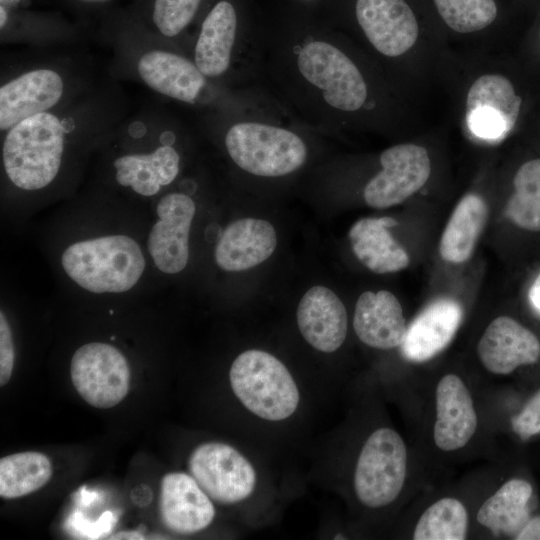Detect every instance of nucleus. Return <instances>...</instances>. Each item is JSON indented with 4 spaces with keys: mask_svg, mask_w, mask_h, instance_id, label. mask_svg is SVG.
Returning a JSON list of instances; mask_svg holds the SVG:
<instances>
[{
    "mask_svg": "<svg viewBox=\"0 0 540 540\" xmlns=\"http://www.w3.org/2000/svg\"><path fill=\"white\" fill-rule=\"evenodd\" d=\"M259 76L317 132L392 135L423 126L422 107L343 32L299 24L261 33Z\"/></svg>",
    "mask_w": 540,
    "mask_h": 540,
    "instance_id": "1",
    "label": "nucleus"
},
{
    "mask_svg": "<svg viewBox=\"0 0 540 540\" xmlns=\"http://www.w3.org/2000/svg\"><path fill=\"white\" fill-rule=\"evenodd\" d=\"M213 116L211 124L229 160L244 174L260 179L299 172L317 135L261 83L243 89Z\"/></svg>",
    "mask_w": 540,
    "mask_h": 540,
    "instance_id": "2",
    "label": "nucleus"
},
{
    "mask_svg": "<svg viewBox=\"0 0 540 540\" xmlns=\"http://www.w3.org/2000/svg\"><path fill=\"white\" fill-rule=\"evenodd\" d=\"M443 93L455 122L472 140L497 144L517 125L523 100L514 82L499 67L497 54L455 55Z\"/></svg>",
    "mask_w": 540,
    "mask_h": 540,
    "instance_id": "3",
    "label": "nucleus"
},
{
    "mask_svg": "<svg viewBox=\"0 0 540 540\" xmlns=\"http://www.w3.org/2000/svg\"><path fill=\"white\" fill-rule=\"evenodd\" d=\"M260 42L261 33L242 25L236 6L220 0L201 23L191 59L215 84L240 89L260 83Z\"/></svg>",
    "mask_w": 540,
    "mask_h": 540,
    "instance_id": "4",
    "label": "nucleus"
},
{
    "mask_svg": "<svg viewBox=\"0 0 540 540\" xmlns=\"http://www.w3.org/2000/svg\"><path fill=\"white\" fill-rule=\"evenodd\" d=\"M61 266L88 292L123 293L139 282L146 260L132 237L112 234L70 244L62 252Z\"/></svg>",
    "mask_w": 540,
    "mask_h": 540,
    "instance_id": "5",
    "label": "nucleus"
},
{
    "mask_svg": "<svg viewBox=\"0 0 540 540\" xmlns=\"http://www.w3.org/2000/svg\"><path fill=\"white\" fill-rule=\"evenodd\" d=\"M65 145L60 119L42 112L15 124L4 138L2 160L10 182L34 191L51 184L59 173Z\"/></svg>",
    "mask_w": 540,
    "mask_h": 540,
    "instance_id": "6",
    "label": "nucleus"
},
{
    "mask_svg": "<svg viewBox=\"0 0 540 540\" xmlns=\"http://www.w3.org/2000/svg\"><path fill=\"white\" fill-rule=\"evenodd\" d=\"M231 389L242 405L266 421L292 416L300 393L287 367L274 355L258 349L239 354L229 370Z\"/></svg>",
    "mask_w": 540,
    "mask_h": 540,
    "instance_id": "7",
    "label": "nucleus"
},
{
    "mask_svg": "<svg viewBox=\"0 0 540 540\" xmlns=\"http://www.w3.org/2000/svg\"><path fill=\"white\" fill-rule=\"evenodd\" d=\"M407 472V450L391 428H379L365 441L354 472L358 500L369 508L391 504L400 494Z\"/></svg>",
    "mask_w": 540,
    "mask_h": 540,
    "instance_id": "8",
    "label": "nucleus"
},
{
    "mask_svg": "<svg viewBox=\"0 0 540 540\" xmlns=\"http://www.w3.org/2000/svg\"><path fill=\"white\" fill-rule=\"evenodd\" d=\"M379 170L365 183V203L376 209L389 208L413 196L429 181L432 161L429 150L415 141L396 143L378 156Z\"/></svg>",
    "mask_w": 540,
    "mask_h": 540,
    "instance_id": "9",
    "label": "nucleus"
},
{
    "mask_svg": "<svg viewBox=\"0 0 540 540\" xmlns=\"http://www.w3.org/2000/svg\"><path fill=\"white\" fill-rule=\"evenodd\" d=\"M70 376L74 388L88 404L106 409L126 397L131 372L119 349L111 344L91 342L74 352Z\"/></svg>",
    "mask_w": 540,
    "mask_h": 540,
    "instance_id": "10",
    "label": "nucleus"
},
{
    "mask_svg": "<svg viewBox=\"0 0 540 540\" xmlns=\"http://www.w3.org/2000/svg\"><path fill=\"white\" fill-rule=\"evenodd\" d=\"M188 470L204 492L221 504L246 500L257 483L251 462L222 442H205L195 447L188 459Z\"/></svg>",
    "mask_w": 540,
    "mask_h": 540,
    "instance_id": "11",
    "label": "nucleus"
},
{
    "mask_svg": "<svg viewBox=\"0 0 540 540\" xmlns=\"http://www.w3.org/2000/svg\"><path fill=\"white\" fill-rule=\"evenodd\" d=\"M138 73L152 90L187 105L207 102L211 96L231 100L241 89H228L209 80L195 62L179 53L152 50L138 60Z\"/></svg>",
    "mask_w": 540,
    "mask_h": 540,
    "instance_id": "12",
    "label": "nucleus"
},
{
    "mask_svg": "<svg viewBox=\"0 0 540 540\" xmlns=\"http://www.w3.org/2000/svg\"><path fill=\"white\" fill-rule=\"evenodd\" d=\"M445 27L444 43L456 55L497 54L491 31L499 9L496 0H431Z\"/></svg>",
    "mask_w": 540,
    "mask_h": 540,
    "instance_id": "13",
    "label": "nucleus"
},
{
    "mask_svg": "<svg viewBox=\"0 0 540 540\" xmlns=\"http://www.w3.org/2000/svg\"><path fill=\"white\" fill-rule=\"evenodd\" d=\"M195 213L196 204L186 193H167L159 200L157 220L149 232L147 249L161 272L177 274L186 267L190 228Z\"/></svg>",
    "mask_w": 540,
    "mask_h": 540,
    "instance_id": "14",
    "label": "nucleus"
},
{
    "mask_svg": "<svg viewBox=\"0 0 540 540\" xmlns=\"http://www.w3.org/2000/svg\"><path fill=\"white\" fill-rule=\"evenodd\" d=\"M159 510L163 524L181 535L206 529L215 517L211 498L190 474L184 472H170L163 476Z\"/></svg>",
    "mask_w": 540,
    "mask_h": 540,
    "instance_id": "15",
    "label": "nucleus"
},
{
    "mask_svg": "<svg viewBox=\"0 0 540 540\" xmlns=\"http://www.w3.org/2000/svg\"><path fill=\"white\" fill-rule=\"evenodd\" d=\"M64 83L52 69L25 72L0 88V128L8 131L30 116L47 112L61 99Z\"/></svg>",
    "mask_w": 540,
    "mask_h": 540,
    "instance_id": "16",
    "label": "nucleus"
},
{
    "mask_svg": "<svg viewBox=\"0 0 540 540\" xmlns=\"http://www.w3.org/2000/svg\"><path fill=\"white\" fill-rule=\"evenodd\" d=\"M477 353L489 372L506 375L521 365L536 363L540 358V342L513 318L500 316L485 329Z\"/></svg>",
    "mask_w": 540,
    "mask_h": 540,
    "instance_id": "17",
    "label": "nucleus"
},
{
    "mask_svg": "<svg viewBox=\"0 0 540 540\" xmlns=\"http://www.w3.org/2000/svg\"><path fill=\"white\" fill-rule=\"evenodd\" d=\"M297 324L303 338L314 349L331 353L345 341L348 317L339 297L325 286H313L297 308Z\"/></svg>",
    "mask_w": 540,
    "mask_h": 540,
    "instance_id": "18",
    "label": "nucleus"
},
{
    "mask_svg": "<svg viewBox=\"0 0 540 540\" xmlns=\"http://www.w3.org/2000/svg\"><path fill=\"white\" fill-rule=\"evenodd\" d=\"M462 317V307L451 298H438L429 303L407 327L401 344L402 354L413 362L433 358L452 341Z\"/></svg>",
    "mask_w": 540,
    "mask_h": 540,
    "instance_id": "19",
    "label": "nucleus"
},
{
    "mask_svg": "<svg viewBox=\"0 0 540 540\" xmlns=\"http://www.w3.org/2000/svg\"><path fill=\"white\" fill-rule=\"evenodd\" d=\"M434 442L443 451L464 447L477 428V414L464 382L454 374L445 375L436 388Z\"/></svg>",
    "mask_w": 540,
    "mask_h": 540,
    "instance_id": "20",
    "label": "nucleus"
},
{
    "mask_svg": "<svg viewBox=\"0 0 540 540\" xmlns=\"http://www.w3.org/2000/svg\"><path fill=\"white\" fill-rule=\"evenodd\" d=\"M276 245V231L270 222L239 219L222 232L215 248V261L225 271H244L267 260Z\"/></svg>",
    "mask_w": 540,
    "mask_h": 540,
    "instance_id": "21",
    "label": "nucleus"
},
{
    "mask_svg": "<svg viewBox=\"0 0 540 540\" xmlns=\"http://www.w3.org/2000/svg\"><path fill=\"white\" fill-rule=\"evenodd\" d=\"M353 328L361 342L388 350L404 341L407 326L399 300L389 291H366L355 306Z\"/></svg>",
    "mask_w": 540,
    "mask_h": 540,
    "instance_id": "22",
    "label": "nucleus"
},
{
    "mask_svg": "<svg viewBox=\"0 0 540 540\" xmlns=\"http://www.w3.org/2000/svg\"><path fill=\"white\" fill-rule=\"evenodd\" d=\"M397 224L394 218L387 216L366 217L356 221L349 230L354 254L374 273H394L409 265L407 251L388 230Z\"/></svg>",
    "mask_w": 540,
    "mask_h": 540,
    "instance_id": "23",
    "label": "nucleus"
},
{
    "mask_svg": "<svg viewBox=\"0 0 540 540\" xmlns=\"http://www.w3.org/2000/svg\"><path fill=\"white\" fill-rule=\"evenodd\" d=\"M180 152L172 144H164L150 153L126 154L114 161L118 184L135 193L151 197L178 177Z\"/></svg>",
    "mask_w": 540,
    "mask_h": 540,
    "instance_id": "24",
    "label": "nucleus"
},
{
    "mask_svg": "<svg viewBox=\"0 0 540 540\" xmlns=\"http://www.w3.org/2000/svg\"><path fill=\"white\" fill-rule=\"evenodd\" d=\"M488 219L486 201L477 193L465 194L456 205L442 234L439 251L443 260L463 263L472 255Z\"/></svg>",
    "mask_w": 540,
    "mask_h": 540,
    "instance_id": "25",
    "label": "nucleus"
},
{
    "mask_svg": "<svg viewBox=\"0 0 540 540\" xmlns=\"http://www.w3.org/2000/svg\"><path fill=\"white\" fill-rule=\"evenodd\" d=\"M531 495L532 487L528 482L511 479L482 504L477 521L496 535L516 537L529 520Z\"/></svg>",
    "mask_w": 540,
    "mask_h": 540,
    "instance_id": "26",
    "label": "nucleus"
},
{
    "mask_svg": "<svg viewBox=\"0 0 540 540\" xmlns=\"http://www.w3.org/2000/svg\"><path fill=\"white\" fill-rule=\"evenodd\" d=\"M50 459L36 451L20 452L0 459V496L16 499L44 487L51 479Z\"/></svg>",
    "mask_w": 540,
    "mask_h": 540,
    "instance_id": "27",
    "label": "nucleus"
},
{
    "mask_svg": "<svg viewBox=\"0 0 540 540\" xmlns=\"http://www.w3.org/2000/svg\"><path fill=\"white\" fill-rule=\"evenodd\" d=\"M513 193L505 206V215L515 225L540 231V158L521 164L512 179Z\"/></svg>",
    "mask_w": 540,
    "mask_h": 540,
    "instance_id": "28",
    "label": "nucleus"
},
{
    "mask_svg": "<svg viewBox=\"0 0 540 540\" xmlns=\"http://www.w3.org/2000/svg\"><path fill=\"white\" fill-rule=\"evenodd\" d=\"M468 529V514L464 505L454 498H442L420 516L415 540H463Z\"/></svg>",
    "mask_w": 540,
    "mask_h": 540,
    "instance_id": "29",
    "label": "nucleus"
},
{
    "mask_svg": "<svg viewBox=\"0 0 540 540\" xmlns=\"http://www.w3.org/2000/svg\"><path fill=\"white\" fill-rule=\"evenodd\" d=\"M202 0H155L153 22L168 38L177 37L194 20Z\"/></svg>",
    "mask_w": 540,
    "mask_h": 540,
    "instance_id": "30",
    "label": "nucleus"
},
{
    "mask_svg": "<svg viewBox=\"0 0 540 540\" xmlns=\"http://www.w3.org/2000/svg\"><path fill=\"white\" fill-rule=\"evenodd\" d=\"M514 432L526 440L540 434V390L528 401L523 410L511 420Z\"/></svg>",
    "mask_w": 540,
    "mask_h": 540,
    "instance_id": "31",
    "label": "nucleus"
},
{
    "mask_svg": "<svg viewBox=\"0 0 540 540\" xmlns=\"http://www.w3.org/2000/svg\"><path fill=\"white\" fill-rule=\"evenodd\" d=\"M14 366V344L12 331L6 315L0 313V385L4 386L11 378Z\"/></svg>",
    "mask_w": 540,
    "mask_h": 540,
    "instance_id": "32",
    "label": "nucleus"
},
{
    "mask_svg": "<svg viewBox=\"0 0 540 540\" xmlns=\"http://www.w3.org/2000/svg\"><path fill=\"white\" fill-rule=\"evenodd\" d=\"M518 540H540V517L529 519L521 531L516 535Z\"/></svg>",
    "mask_w": 540,
    "mask_h": 540,
    "instance_id": "33",
    "label": "nucleus"
},
{
    "mask_svg": "<svg viewBox=\"0 0 540 540\" xmlns=\"http://www.w3.org/2000/svg\"><path fill=\"white\" fill-rule=\"evenodd\" d=\"M528 296L534 308L540 311V274L533 282Z\"/></svg>",
    "mask_w": 540,
    "mask_h": 540,
    "instance_id": "34",
    "label": "nucleus"
},
{
    "mask_svg": "<svg viewBox=\"0 0 540 540\" xmlns=\"http://www.w3.org/2000/svg\"><path fill=\"white\" fill-rule=\"evenodd\" d=\"M109 539H144L143 535L136 531H121L112 535Z\"/></svg>",
    "mask_w": 540,
    "mask_h": 540,
    "instance_id": "35",
    "label": "nucleus"
},
{
    "mask_svg": "<svg viewBox=\"0 0 540 540\" xmlns=\"http://www.w3.org/2000/svg\"><path fill=\"white\" fill-rule=\"evenodd\" d=\"M0 14H1V27H3L7 19V14L3 6H1L0 8Z\"/></svg>",
    "mask_w": 540,
    "mask_h": 540,
    "instance_id": "36",
    "label": "nucleus"
},
{
    "mask_svg": "<svg viewBox=\"0 0 540 540\" xmlns=\"http://www.w3.org/2000/svg\"><path fill=\"white\" fill-rule=\"evenodd\" d=\"M83 1H88V2H101V1H106V0H83Z\"/></svg>",
    "mask_w": 540,
    "mask_h": 540,
    "instance_id": "37",
    "label": "nucleus"
},
{
    "mask_svg": "<svg viewBox=\"0 0 540 540\" xmlns=\"http://www.w3.org/2000/svg\"><path fill=\"white\" fill-rule=\"evenodd\" d=\"M302 1H305V2H311V1H313V0H302Z\"/></svg>",
    "mask_w": 540,
    "mask_h": 540,
    "instance_id": "38",
    "label": "nucleus"
},
{
    "mask_svg": "<svg viewBox=\"0 0 540 540\" xmlns=\"http://www.w3.org/2000/svg\"><path fill=\"white\" fill-rule=\"evenodd\" d=\"M539 35H540V30H539Z\"/></svg>",
    "mask_w": 540,
    "mask_h": 540,
    "instance_id": "39",
    "label": "nucleus"
}]
</instances>
